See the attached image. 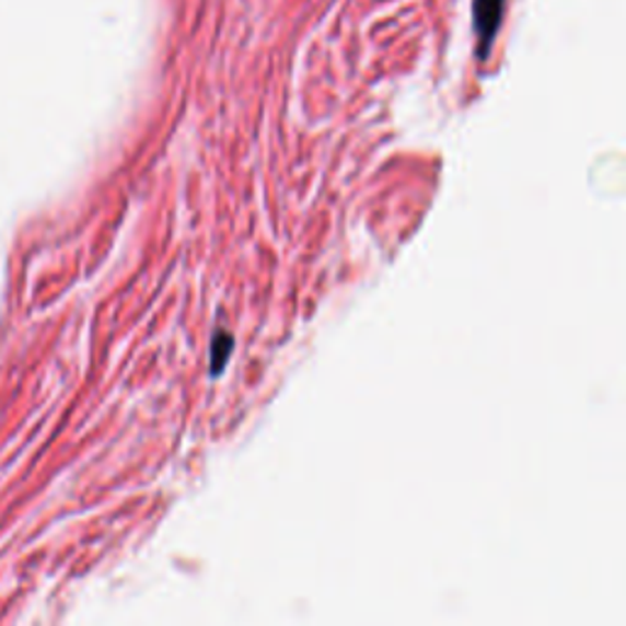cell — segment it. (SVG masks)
Listing matches in <instances>:
<instances>
[{"instance_id":"7a4b0ae2","label":"cell","mask_w":626,"mask_h":626,"mask_svg":"<svg viewBox=\"0 0 626 626\" xmlns=\"http://www.w3.org/2000/svg\"><path fill=\"white\" fill-rule=\"evenodd\" d=\"M233 348V338L231 336H216L213 338V348H211V370L213 374H221V370L225 368V362H228V352H231Z\"/></svg>"},{"instance_id":"6da1fadb","label":"cell","mask_w":626,"mask_h":626,"mask_svg":"<svg viewBox=\"0 0 626 626\" xmlns=\"http://www.w3.org/2000/svg\"><path fill=\"white\" fill-rule=\"evenodd\" d=\"M502 5L505 0H477V30L485 42L495 35L499 18H502Z\"/></svg>"}]
</instances>
